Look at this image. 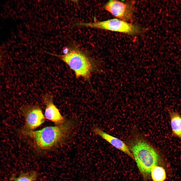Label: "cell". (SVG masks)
<instances>
[{
    "label": "cell",
    "instance_id": "cell-1",
    "mask_svg": "<svg viewBox=\"0 0 181 181\" xmlns=\"http://www.w3.org/2000/svg\"><path fill=\"white\" fill-rule=\"evenodd\" d=\"M78 123V121L74 118L56 126L36 130L20 131V132L32 141L38 151L47 152L57 148L67 140Z\"/></svg>",
    "mask_w": 181,
    "mask_h": 181
},
{
    "label": "cell",
    "instance_id": "cell-2",
    "mask_svg": "<svg viewBox=\"0 0 181 181\" xmlns=\"http://www.w3.org/2000/svg\"><path fill=\"white\" fill-rule=\"evenodd\" d=\"M125 142L133 155L140 171L145 176L149 175L152 168L158 163L159 158L158 151L134 127Z\"/></svg>",
    "mask_w": 181,
    "mask_h": 181
},
{
    "label": "cell",
    "instance_id": "cell-3",
    "mask_svg": "<svg viewBox=\"0 0 181 181\" xmlns=\"http://www.w3.org/2000/svg\"><path fill=\"white\" fill-rule=\"evenodd\" d=\"M48 53L59 58L65 63L77 78L82 77L89 81L92 73L99 70L96 61L76 49H70L69 52L65 55Z\"/></svg>",
    "mask_w": 181,
    "mask_h": 181
},
{
    "label": "cell",
    "instance_id": "cell-4",
    "mask_svg": "<svg viewBox=\"0 0 181 181\" xmlns=\"http://www.w3.org/2000/svg\"><path fill=\"white\" fill-rule=\"evenodd\" d=\"M81 26L100 29L112 31L134 35L141 33L143 30L139 26L127 23L117 19L93 22H79Z\"/></svg>",
    "mask_w": 181,
    "mask_h": 181
},
{
    "label": "cell",
    "instance_id": "cell-5",
    "mask_svg": "<svg viewBox=\"0 0 181 181\" xmlns=\"http://www.w3.org/2000/svg\"><path fill=\"white\" fill-rule=\"evenodd\" d=\"M20 112L25 120L24 125L21 131L33 130L44 121V116L40 108L37 105L25 106L21 108Z\"/></svg>",
    "mask_w": 181,
    "mask_h": 181
},
{
    "label": "cell",
    "instance_id": "cell-6",
    "mask_svg": "<svg viewBox=\"0 0 181 181\" xmlns=\"http://www.w3.org/2000/svg\"><path fill=\"white\" fill-rule=\"evenodd\" d=\"M104 8L120 20L126 21H130L133 18L134 7L130 3L111 0L105 4Z\"/></svg>",
    "mask_w": 181,
    "mask_h": 181
},
{
    "label": "cell",
    "instance_id": "cell-7",
    "mask_svg": "<svg viewBox=\"0 0 181 181\" xmlns=\"http://www.w3.org/2000/svg\"><path fill=\"white\" fill-rule=\"evenodd\" d=\"M43 100L46 106L44 115L45 118L57 125L64 122L65 120L54 104L53 95L50 94L45 95Z\"/></svg>",
    "mask_w": 181,
    "mask_h": 181
},
{
    "label": "cell",
    "instance_id": "cell-8",
    "mask_svg": "<svg viewBox=\"0 0 181 181\" xmlns=\"http://www.w3.org/2000/svg\"><path fill=\"white\" fill-rule=\"evenodd\" d=\"M93 132L117 149L123 152L133 159V156L125 142L104 131L97 126L93 127Z\"/></svg>",
    "mask_w": 181,
    "mask_h": 181
},
{
    "label": "cell",
    "instance_id": "cell-9",
    "mask_svg": "<svg viewBox=\"0 0 181 181\" xmlns=\"http://www.w3.org/2000/svg\"><path fill=\"white\" fill-rule=\"evenodd\" d=\"M167 111L170 118L171 134L181 142V115L171 108H168Z\"/></svg>",
    "mask_w": 181,
    "mask_h": 181
},
{
    "label": "cell",
    "instance_id": "cell-10",
    "mask_svg": "<svg viewBox=\"0 0 181 181\" xmlns=\"http://www.w3.org/2000/svg\"><path fill=\"white\" fill-rule=\"evenodd\" d=\"M151 173L153 181H164L166 179V171L162 167L154 166L152 168Z\"/></svg>",
    "mask_w": 181,
    "mask_h": 181
},
{
    "label": "cell",
    "instance_id": "cell-11",
    "mask_svg": "<svg viewBox=\"0 0 181 181\" xmlns=\"http://www.w3.org/2000/svg\"><path fill=\"white\" fill-rule=\"evenodd\" d=\"M37 171H32L26 172H22L17 177L14 178L15 181H35L38 177Z\"/></svg>",
    "mask_w": 181,
    "mask_h": 181
},
{
    "label": "cell",
    "instance_id": "cell-12",
    "mask_svg": "<svg viewBox=\"0 0 181 181\" xmlns=\"http://www.w3.org/2000/svg\"><path fill=\"white\" fill-rule=\"evenodd\" d=\"M70 49L67 47H65L63 48L62 49V53L63 55H65L67 54L69 52Z\"/></svg>",
    "mask_w": 181,
    "mask_h": 181
},
{
    "label": "cell",
    "instance_id": "cell-13",
    "mask_svg": "<svg viewBox=\"0 0 181 181\" xmlns=\"http://www.w3.org/2000/svg\"><path fill=\"white\" fill-rule=\"evenodd\" d=\"M1 55L0 54V62L1 61Z\"/></svg>",
    "mask_w": 181,
    "mask_h": 181
}]
</instances>
